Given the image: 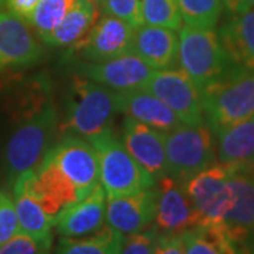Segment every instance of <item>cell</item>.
Masks as SVG:
<instances>
[{"label":"cell","instance_id":"obj_24","mask_svg":"<svg viewBox=\"0 0 254 254\" xmlns=\"http://www.w3.org/2000/svg\"><path fill=\"white\" fill-rule=\"evenodd\" d=\"M13 196L17 215L18 233L36 239L53 237L51 229L54 226L55 219L47 213L18 181L13 182Z\"/></svg>","mask_w":254,"mask_h":254},{"label":"cell","instance_id":"obj_26","mask_svg":"<svg viewBox=\"0 0 254 254\" xmlns=\"http://www.w3.org/2000/svg\"><path fill=\"white\" fill-rule=\"evenodd\" d=\"M187 254H239L223 223L198 225L181 235Z\"/></svg>","mask_w":254,"mask_h":254},{"label":"cell","instance_id":"obj_2","mask_svg":"<svg viewBox=\"0 0 254 254\" xmlns=\"http://www.w3.org/2000/svg\"><path fill=\"white\" fill-rule=\"evenodd\" d=\"M118 113H122V92L75 76L61 128L65 134L89 140L112 128Z\"/></svg>","mask_w":254,"mask_h":254},{"label":"cell","instance_id":"obj_16","mask_svg":"<svg viewBox=\"0 0 254 254\" xmlns=\"http://www.w3.org/2000/svg\"><path fill=\"white\" fill-rule=\"evenodd\" d=\"M155 203H157L155 185L134 193L108 196L106 198L108 225L123 235L141 232L150 227V225L154 222Z\"/></svg>","mask_w":254,"mask_h":254},{"label":"cell","instance_id":"obj_22","mask_svg":"<svg viewBox=\"0 0 254 254\" xmlns=\"http://www.w3.org/2000/svg\"><path fill=\"white\" fill-rule=\"evenodd\" d=\"M235 203L223 220L232 240L254 230V168H232Z\"/></svg>","mask_w":254,"mask_h":254},{"label":"cell","instance_id":"obj_39","mask_svg":"<svg viewBox=\"0 0 254 254\" xmlns=\"http://www.w3.org/2000/svg\"><path fill=\"white\" fill-rule=\"evenodd\" d=\"M4 1H6V0H0V9L3 7V4H4Z\"/></svg>","mask_w":254,"mask_h":254},{"label":"cell","instance_id":"obj_32","mask_svg":"<svg viewBox=\"0 0 254 254\" xmlns=\"http://www.w3.org/2000/svg\"><path fill=\"white\" fill-rule=\"evenodd\" d=\"M160 232L157 227H147L141 232L125 237L120 254H155Z\"/></svg>","mask_w":254,"mask_h":254},{"label":"cell","instance_id":"obj_36","mask_svg":"<svg viewBox=\"0 0 254 254\" xmlns=\"http://www.w3.org/2000/svg\"><path fill=\"white\" fill-rule=\"evenodd\" d=\"M223 7L226 9L229 16H235L253 9L254 0H223Z\"/></svg>","mask_w":254,"mask_h":254},{"label":"cell","instance_id":"obj_6","mask_svg":"<svg viewBox=\"0 0 254 254\" xmlns=\"http://www.w3.org/2000/svg\"><path fill=\"white\" fill-rule=\"evenodd\" d=\"M168 174L185 182L216 163V144L208 125H181L165 134Z\"/></svg>","mask_w":254,"mask_h":254},{"label":"cell","instance_id":"obj_27","mask_svg":"<svg viewBox=\"0 0 254 254\" xmlns=\"http://www.w3.org/2000/svg\"><path fill=\"white\" fill-rule=\"evenodd\" d=\"M182 23L195 28H213L223 10V0H178Z\"/></svg>","mask_w":254,"mask_h":254},{"label":"cell","instance_id":"obj_1","mask_svg":"<svg viewBox=\"0 0 254 254\" xmlns=\"http://www.w3.org/2000/svg\"><path fill=\"white\" fill-rule=\"evenodd\" d=\"M57 128L58 115L53 100L47 95L40 96L28 108L6 145L4 160L11 181L23 173L36 170L41 164L53 147Z\"/></svg>","mask_w":254,"mask_h":254},{"label":"cell","instance_id":"obj_19","mask_svg":"<svg viewBox=\"0 0 254 254\" xmlns=\"http://www.w3.org/2000/svg\"><path fill=\"white\" fill-rule=\"evenodd\" d=\"M218 36L235 66L254 71V7L230 16Z\"/></svg>","mask_w":254,"mask_h":254},{"label":"cell","instance_id":"obj_10","mask_svg":"<svg viewBox=\"0 0 254 254\" xmlns=\"http://www.w3.org/2000/svg\"><path fill=\"white\" fill-rule=\"evenodd\" d=\"M155 227L161 235H182L184 232L200 225L184 182L165 174L155 181Z\"/></svg>","mask_w":254,"mask_h":254},{"label":"cell","instance_id":"obj_7","mask_svg":"<svg viewBox=\"0 0 254 254\" xmlns=\"http://www.w3.org/2000/svg\"><path fill=\"white\" fill-rule=\"evenodd\" d=\"M233 170L222 163H213L184 182L190 202L200 218V225L223 223L235 203L232 187Z\"/></svg>","mask_w":254,"mask_h":254},{"label":"cell","instance_id":"obj_33","mask_svg":"<svg viewBox=\"0 0 254 254\" xmlns=\"http://www.w3.org/2000/svg\"><path fill=\"white\" fill-rule=\"evenodd\" d=\"M18 233L14 200L7 190H0V246Z\"/></svg>","mask_w":254,"mask_h":254},{"label":"cell","instance_id":"obj_23","mask_svg":"<svg viewBox=\"0 0 254 254\" xmlns=\"http://www.w3.org/2000/svg\"><path fill=\"white\" fill-rule=\"evenodd\" d=\"M98 17L99 10L95 3L91 0H79L61 20V23L43 38V41L51 47L76 50L91 31Z\"/></svg>","mask_w":254,"mask_h":254},{"label":"cell","instance_id":"obj_3","mask_svg":"<svg viewBox=\"0 0 254 254\" xmlns=\"http://www.w3.org/2000/svg\"><path fill=\"white\" fill-rule=\"evenodd\" d=\"M200 95L203 115L212 133L254 118V71L235 66Z\"/></svg>","mask_w":254,"mask_h":254},{"label":"cell","instance_id":"obj_31","mask_svg":"<svg viewBox=\"0 0 254 254\" xmlns=\"http://www.w3.org/2000/svg\"><path fill=\"white\" fill-rule=\"evenodd\" d=\"M103 14L118 17L133 27L143 24L141 18V0H103L100 4Z\"/></svg>","mask_w":254,"mask_h":254},{"label":"cell","instance_id":"obj_21","mask_svg":"<svg viewBox=\"0 0 254 254\" xmlns=\"http://www.w3.org/2000/svg\"><path fill=\"white\" fill-rule=\"evenodd\" d=\"M216 157L230 168H254V118L219 130Z\"/></svg>","mask_w":254,"mask_h":254},{"label":"cell","instance_id":"obj_14","mask_svg":"<svg viewBox=\"0 0 254 254\" xmlns=\"http://www.w3.org/2000/svg\"><path fill=\"white\" fill-rule=\"evenodd\" d=\"M165 134L128 116L122 127V141L127 151L155 181L168 174Z\"/></svg>","mask_w":254,"mask_h":254},{"label":"cell","instance_id":"obj_30","mask_svg":"<svg viewBox=\"0 0 254 254\" xmlns=\"http://www.w3.org/2000/svg\"><path fill=\"white\" fill-rule=\"evenodd\" d=\"M53 237L36 239L28 235L17 233L4 245L0 246V254H50Z\"/></svg>","mask_w":254,"mask_h":254},{"label":"cell","instance_id":"obj_8","mask_svg":"<svg viewBox=\"0 0 254 254\" xmlns=\"http://www.w3.org/2000/svg\"><path fill=\"white\" fill-rule=\"evenodd\" d=\"M144 89L163 100L182 125L198 126L203 123L205 115L200 91L181 69L168 68L155 71Z\"/></svg>","mask_w":254,"mask_h":254},{"label":"cell","instance_id":"obj_34","mask_svg":"<svg viewBox=\"0 0 254 254\" xmlns=\"http://www.w3.org/2000/svg\"><path fill=\"white\" fill-rule=\"evenodd\" d=\"M155 254H187L181 235H161L160 233Z\"/></svg>","mask_w":254,"mask_h":254},{"label":"cell","instance_id":"obj_13","mask_svg":"<svg viewBox=\"0 0 254 254\" xmlns=\"http://www.w3.org/2000/svg\"><path fill=\"white\" fill-rule=\"evenodd\" d=\"M136 27L109 14H103L92 26L91 31L76 51L89 63H102L131 51Z\"/></svg>","mask_w":254,"mask_h":254},{"label":"cell","instance_id":"obj_29","mask_svg":"<svg viewBox=\"0 0 254 254\" xmlns=\"http://www.w3.org/2000/svg\"><path fill=\"white\" fill-rule=\"evenodd\" d=\"M143 24L180 30L182 17L178 0H141Z\"/></svg>","mask_w":254,"mask_h":254},{"label":"cell","instance_id":"obj_38","mask_svg":"<svg viewBox=\"0 0 254 254\" xmlns=\"http://www.w3.org/2000/svg\"><path fill=\"white\" fill-rule=\"evenodd\" d=\"M91 1L92 3H95L98 7H100V4H102V1H103V0H91Z\"/></svg>","mask_w":254,"mask_h":254},{"label":"cell","instance_id":"obj_15","mask_svg":"<svg viewBox=\"0 0 254 254\" xmlns=\"http://www.w3.org/2000/svg\"><path fill=\"white\" fill-rule=\"evenodd\" d=\"M43 50L27 21L11 11H0V71L36 64Z\"/></svg>","mask_w":254,"mask_h":254},{"label":"cell","instance_id":"obj_28","mask_svg":"<svg viewBox=\"0 0 254 254\" xmlns=\"http://www.w3.org/2000/svg\"><path fill=\"white\" fill-rule=\"evenodd\" d=\"M78 1L79 0H40L28 23L43 40L61 23Z\"/></svg>","mask_w":254,"mask_h":254},{"label":"cell","instance_id":"obj_18","mask_svg":"<svg viewBox=\"0 0 254 254\" xmlns=\"http://www.w3.org/2000/svg\"><path fill=\"white\" fill-rule=\"evenodd\" d=\"M131 53L155 71L174 68L178 58V34L171 28L141 24L134 31Z\"/></svg>","mask_w":254,"mask_h":254},{"label":"cell","instance_id":"obj_37","mask_svg":"<svg viewBox=\"0 0 254 254\" xmlns=\"http://www.w3.org/2000/svg\"><path fill=\"white\" fill-rule=\"evenodd\" d=\"M239 254H254V230L233 240Z\"/></svg>","mask_w":254,"mask_h":254},{"label":"cell","instance_id":"obj_17","mask_svg":"<svg viewBox=\"0 0 254 254\" xmlns=\"http://www.w3.org/2000/svg\"><path fill=\"white\" fill-rule=\"evenodd\" d=\"M106 198L98 184L86 196L64 208L55 216L58 233L63 237H81L100 230L106 220Z\"/></svg>","mask_w":254,"mask_h":254},{"label":"cell","instance_id":"obj_12","mask_svg":"<svg viewBox=\"0 0 254 254\" xmlns=\"http://www.w3.org/2000/svg\"><path fill=\"white\" fill-rule=\"evenodd\" d=\"M82 75L119 92L144 89L155 69L134 53H126L102 63H88L81 66Z\"/></svg>","mask_w":254,"mask_h":254},{"label":"cell","instance_id":"obj_20","mask_svg":"<svg viewBox=\"0 0 254 254\" xmlns=\"http://www.w3.org/2000/svg\"><path fill=\"white\" fill-rule=\"evenodd\" d=\"M122 113L163 133H170L182 125L163 100L145 89L122 92Z\"/></svg>","mask_w":254,"mask_h":254},{"label":"cell","instance_id":"obj_5","mask_svg":"<svg viewBox=\"0 0 254 254\" xmlns=\"http://www.w3.org/2000/svg\"><path fill=\"white\" fill-rule=\"evenodd\" d=\"M88 141L98 157L99 181L108 196L134 193L155 185L154 178L131 157L113 128Z\"/></svg>","mask_w":254,"mask_h":254},{"label":"cell","instance_id":"obj_25","mask_svg":"<svg viewBox=\"0 0 254 254\" xmlns=\"http://www.w3.org/2000/svg\"><path fill=\"white\" fill-rule=\"evenodd\" d=\"M123 243L125 235L105 225L86 236L63 237L55 254H120Z\"/></svg>","mask_w":254,"mask_h":254},{"label":"cell","instance_id":"obj_9","mask_svg":"<svg viewBox=\"0 0 254 254\" xmlns=\"http://www.w3.org/2000/svg\"><path fill=\"white\" fill-rule=\"evenodd\" d=\"M46 157L50 158L75 185L79 199L86 196L98 185V157L88 140L73 134H66L48 150Z\"/></svg>","mask_w":254,"mask_h":254},{"label":"cell","instance_id":"obj_35","mask_svg":"<svg viewBox=\"0 0 254 254\" xmlns=\"http://www.w3.org/2000/svg\"><path fill=\"white\" fill-rule=\"evenodd\" d=\"M6 3L11 13H14L16 16L28 23L40 0H6Z\"/></svg>","mask_w":254,"mask_h":254},{"label":"cell","instance_id":"obj_4","mask_svg":"<svg viewBox=\"0 0 254 254\" xmlns=\"http://www.w3.org/2000/svg\"><path fill=\"white\" fill-rule=\"evenodd\" d=\"M177 63L200 92L235 68L213 28L190 26L180 28Z\"/></svg>","mask_w":254,"mask_h":254},{"label":"cell","instance_id":"obj_11","mask_svg":"<svg viewBox=\"0 0 254 254\" xmlns=\"http://www.w3.org/2000/svg\"><path fill=\"white\" fill-rule=\"evenodd\" d=\"M14 181L20 182L24 190L54 219L64 208L79 200L75 185L47 157H44L36 170L23 173Z\"/></svg>","mask_w":254,"mask_h":254}]
</instances>
